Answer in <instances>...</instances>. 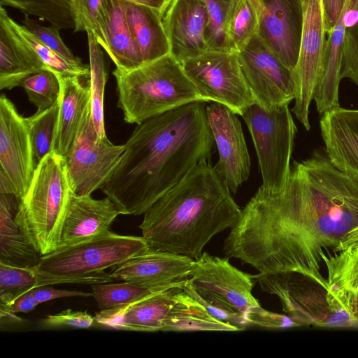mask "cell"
Instances as JSON below:
<instances>
[{
  "label": "cell",
  "instance_id": "obj_5",
  "mask_svg": "<svg viewBox=\"0 0 358 358\" xmlns=\"http://www.w3.org/2000/svg\"><path fill=\"white\" fill-rule=\"evenodd\" d=\"M148 248L143 236L120 235L109 230L42 255L32 268L36 287L62 283L113 282L115 279L105 270L122 264Z\"/></svg>",
  "mask_w": 358,
  "mask_h": 358
},
{
  "label": "cell",
  "instance_id": "obj_22",
  "mask_svg": "<svg viewBox=\"0 0 358 358\" xmlns=\"http://www.w3.org/2000/svg\"><path fill=\"white\" fill-rule=\"evenodd\" d=\"M57 77L61 91L52 151L64 157L75 141L84 117L91 110V90L90 78L79 76Z\"/></svg>",
  "mask_w": 358,
  "mask_h": 358
},
{
  "label": "cell",
  "instance_id": "obj_14",
  "mask_svg": "<svg viewBox=\"0 0 358 358\" xmlns=\"http://www.w3.org/2000/svg\"><path fill=\"white\" fill-rule=\"evenodd\" d=\"M0 176L20 201L35 170L33 148L26 117L5 94L0 96Z\"/></svg>",
  "mask_w": 358,
  "mask_h": 358
},
{
  "label": "cell",
  "instance_id": "obj_1",
  "mask_svg": "<svg viewBox=\"0 0 358 358\" xmlns=\"http://www.w3.org/2000/svg\"><path fill=\"white\" fill-rule=\"evenodd\" d=\"M357 226L358 180L316 149L294 161L280 192L259 187L231 228L223 252L259 273H298L328 290L323 258Z\"/></svg>",
  "mask_w": 358,
  "mask_h": 358
},
{
  "label": "cell",
  "instance_id": "obj_8",
  "mask_svg": "<svg viewBox=\"0 0 358 358\" xmlns=\"http://www.w3.org/2000/svg\"><path fill=\"white\" fill-rule=\"evenodd\" d=\"M256 150L262 178L261 187L277 193L285 186L291 170L296 127L288 103L265 109L255 103L242 114Z\"/></svg>",
  "mask_w": 358,
  "mask_h": 358
},
{
  "label": "cell",
  "instance_id": "obj_18",
  "mask_svg": "<svg viewBox=\"0 0 358 358\" xmlns=\"http://www.w3.org/2000/svg\"><path fill=\"white\" fill-rule=\"evenodd\" d=\"M189 257L148 248L110 273L112 278L148 287H169L184 283L194 264Z\"/></svg>",
  "mask_w": 358,
  "mask_h": 358
},
{
  "label": "cell",
  "instance_id": "obj_20",
  "mask_svg": "<svg viewBox=\"0 0 358 358\" xmlns=\"http://www.w3.org/2000/svg\"><path fill=\"white\" fill-rule=\"evenodd\" d=\"M320 127L330 162L358 180V109L329 110L322 114Z\"/></svg>",
  "mask_w": 358,
  "mask_h": 358
},
{
  "label": "cell",
  "instance_id": "obj_9",
  "mask_svg": "<svg viewBox=\"0 0 358 358\" xmlns=\"http://www.w3.org/2000/svg\"><path fill=\"white\" fill-rule=\"evenodd\" d=\"M255 280L262 291L277 296L286 315L301 326L355 327L324 287L300 273H259Z\"/></svg>",
  "mask_w": 358,
  "mask_h": 358
},
{
  "label": "cell",
  "instance_id": "obj_19",
  "mask_svg": "<svg viewBox=\"0 0 358 358\" xmlns=\"http://www.w3.org/2000/svg\"><path fill=\"white\" fill-rule=\"evenodd\" d=\"M120 214L108 196L95 199L91 195H78L72 191L58 248L106 233Z\"/></svg>",
  "mask_w": 358,
  "mask_h": 358
},
{
  "label": "cell",
  "instance_id": "obj_39",
  "mask_svg": "<svg viewBox=\"0 0 358 358\" xmlns=\"http://www.w3.org/2000/svg\"><path fill=\"white\" fill-rule=\"evenodd\" d=\"M22 25L33 34L43 44L63 58L73 66L79 68H87L90 65L84 64L81 59L75 56L66 45L59 35V29L51 25L44 27L36 20L24 16Z\"/></svg>",
  "mask_w": 358,
  "mask_h": 358
},
{
  "label": "cell",
  "instance_id": "obj_27",
  "mask_svg": "<svg viewBox=\"0 0 358 358\" xmlns=\"http://www.w3.org/2000/svg\"><path fill=\"white\" fill-rule=\"evenodd\" d=\"M345 10V4L336 25L328 34L323 71L313 96L317 110L322 115L340 106L338 88L341 80V53L346 29L344 21Z\"/></svg>",
  "mask_w": 358,
  "mask_h": 358
},
{
  "label": "cell",
  "instance_id": "obj_12",
  "mask_svg": "<svg viewBox=\"0 0 358 358\" xmlns=\"http://www.w3.org/2000/svg\"><path fill=\"white\" fill-rule=\"evenodd\" d=\"M303 25L297 63L292 70L294 105L292 112L306 130L309 107L322 74L327 48L321 0H303Z\"/></svg>",
  "mask_w": 358,
  "mask_h": 358
},
{
  "label": "cell",
  "instance_id": "obj_34",
  "mask_svg": "<svg viewBox=\"0 0 358 358\" xmlns=\"http://www.w3.org/2000/svg\"><path fill=\"white\" fill-rule=\"evenodd\" d=\"M59 103L58 101L51 107L37 111L26 117L33 148L35 167L43 158L52 151L55 139Z\"/></svg>",
  "mask_w": 358,
  "mask_h": 358
},
{
  "label": "cell",
  "instance_id": "obj_40",
  "mask_svg": "<svg viewBox=\"0 0 358 358\" xmlns=\"http://www.w3.org/2000/svg\"><path fill=\"white\" fill-rule=\"evenodd\" d=\"M103 0H71L76 27L74 32L92 33L103 48L104 39L99 16Z\"/></svg>",
  "mask_w": 358,
  "mask_h": 358
},
{
  "label": "cell",
  "instance_id": "obj_44",
  "mask_svg": "<svg viewBox=\"0 0 358 358\" xmlns=\"http://www.w3.org/2000/svg\"><path fill=\"white\" fill-rule=\"evenodd\" d=\"M358 327V290H328Z\"/></svg>",
  "mask_w": 358,
  "mask_h": 358
},
{
  "label": "cell",
  "instance_id": "obj_28",
  "mask_svg": "<svg viewBox=\"0 0 358 358\" xmlns=\"http://www.w3.org/2000/svg\"><path fill=\"white\" fill-rule=\"evenodd\" d=\"M163 331H236L237 329L213 317L183 289L164 320Z\"/></svg>",
  "mask_w": 358,
  "mask_h": 358
},
{
  "label": "cell",
  "instance_id": "obj_45",
  "mask_svg": "<svg viewBox=\"0 0 358 358\" xmlns=\"http://www.w3.org/2000/svg\"><path fill=\"white\" fill-rule=\"evenodd\" d=\"M38 303L48 301L71 296L89 297L93 296V292H84L76 290L58 289L46 285L35 287L31 289Z\"/></svg>",
  "mask_w": 358,
  "mask_h": 358
},
{
  "label": "cell",
  "instance_id": "obj_10",
  "mask_svg": "<svg viewBox=\"0 0 358 358\" xmlns=\"http://www.w3.org/2000/svg\"><path fill=\"white\" fill-rule=\"evenodd\" d=\"M180 63L206 102L222 103L241 116L255 103L238 52L209 50Z\"/></svg>",
  "mask_w": 358,
  "mask_h": 358
},
{
  "label": "cell",
  "instance_id": "obj_23",
  "mask_svg": "<svg viewBox=\"0 0 358 358\" xmlns=\"http://www.w3.org/2000/svg\"><path fill=\"white\" fill-rule=\"evenodd\" d=\"M10 17L0 6V90L21 86L24 79L49 70L35 51L14 31Z\"/></svg>",
  "mask_w": 358,
  "mask_h": 358
},
{
  "label": "cell",
  "instance_id": "obj_16",
  "mask_svg": "<svg viewBox=\"0 0 358 358\" xmlns=\"http://www.w3.org/2000/svg\"><path fill=\"white\" fill-rule=\"evenodd\" d=\"M258 36L292 71L299 53L303 25L302 0H259Z\"/></svg>",
  "mask_w": 358,
  "mask_h": 358
},
{
  "label": "cell",
  "instance_id": "obj_15",
  "mask_svg": "<svg viewBox=\"0 0 358 358\" xmlns=\"http://www.w3.org/2000/svg\"><path fill=\"white\" fill-rule=\"evenodd\" d=\"M206 115L219 159L215 171L231 194H236L250 173V158L237 114L217 102L206 105Z\"/></svg>",
  "mask_w": 358,
  "mask_h": 358
},
{
  "label": "cell",
  "instance_id": "obj_4",
  "mask_svg": "<svg viewBox=\"0 0 358 358\" xmlns=\"http://www.w3.org/2000/svg\"><path fill=\"white\" fill-rule=\"evenodd\" d=\"M113 74L117 106L127 123L138 124L189 103L205 101L171 53L131 70L116 68Z\"/></svg>",
  "mask_w": 358,
  "mask_h": 358
},
{
  "label": "cell",
  "instance_id": "obj_41",
  "mask_svg": "<svg viewBox=\"0 0 358 358\" xmlns=\"http://www.w3.org/2000/svg\"><path fill=\"white\" fill-rule=\"evenodd\" d=\"M341 78H348L358 85V20L345 29L341 53Z\"/></svg>",
  "mask_w": 358,
  "mask_h": 358
},
{
  "label": "cell",
  "instance_id": "obj_3",
  "mask_svg": "<svg viewBox=\"0 0 358 358\" xmlns=\"http://www.w3.org/2000/svg\"><path fill=\"white\" fill-rule=\"evenodd\" d=\"M242 209L209 162L196 166L144 213L139 226L149 248L197 259Z\"/></svg>",
  "mask_w": 358,
  "mask_h": 358
},
{
  "label": "cell",
  "instance_id": "obj_36",
  "mask_svg": "<svg viewBox=\"0 0 358 358\" xmlns=\"http://www.w3.org/2000/svg\"><path fill=\"white\" fill-rule=\"evenodd\" d=\"M29 101L37 111L44 110L53 106L60 96V83L56 73L45 70L31 75L21 83Z\"/></svg>",
  "mask_w": 358,
  "mask_h": 358
},
{
  "label": "cell",
  "instance_id": "obj_33",
  "mask_svg": "<svg viewBox=\"0 0 358 358\" xmlns=\"http://www.w3.org/2000/svg\"><path fill=\"white\" fill-rule=\"evenodd\" d=\"M323 264L328 290H358V247L325 256Z\"/></svg>",
  "mask_w": 358,
  "mask_h": 358
},
{
  "label": "cell",
  "instance_id": "obj_2",
  "mask_svg": "<svg viewBox=\"0 0 358 358\" xmlns=\"http://www.w3.org/2000/svg\"><path fill=\"white\" fill-rule=\"evenodd\" d=\"M214 143L205 101L149 118L136 124L101 190L120 214H144L196 166L209 162Z\"/></svg>",
  "mask_w": 358,
  "mask_h": 358
},
{
  "label": "cell",
  "instance_id": "obj_32",
  "mask_svg": "<svg viewBox=\"0 0 358 358\" xmlns=\"http://www.w3.org/2000/svg\"><path fill=\"white\" fill-rule=\"evenodd\" d=\"M0 6L13 7L24 16L36 15L59 29L76 27L71 0H0Z\"/></svg>",
  "mask_w": 358,
  "mask_h": 358
},
{
  "label": "cell",
  "instance_id": "obj_48",
  "mask_svg": "<svg viewBox=\"0 0 358 358\" xmlns=\"http://www.w3.org/2000/svg\"><path fill=\"white\" fill-rule=\"evenodd\" d=\"M350 247H358V226L348 231L344 236L334 252Z\"/></svg>",
  "mask_w": 358,
  "mask_h": 358
},
{
  "label": "cell",
  "instance_id": "obj_30",
  "mask_svg": "<svg viewBox=\"0 0 358 358\" xmlns=\"http://www.w3.org/2000/svg\"><path fill=\"white\" fill-rule=\"evenodd\" d=\"M90 56V83L91 90V116L99 138L106 136L104 123L103 98L107 73L101 45L94 35L87 32Z\"/></svg>",
  "mask_w": 358,
  "mask_h": 358
},
{
  "label": "cell",
  "instance_id": "obj_26",
  "mask_svg": "<svg viewBox=\"0 0 358 358\" xmlns=\"http://www.w3.org/2000/svg\"><path fill=\"white\" fill-rule=\"evenodd\" d=\"M123 3L127 23L140 49L143 64L169 54L163 16L146 6L124 1Z\"/></svg>",
  "mask_w": 358,
  "mask_h": 358
},
{
  "label": "cell",
  "instance_id": "obj_47",
  "mask_svg": "<svg viewBox=\"0 0 358 358\" xmlns=\"http://www.w3.org/2000/svg\"><path fill=\"white\" fill-rule=\"evenodd\" d=\"M152 8L164 16L172 0H122Z\"/></svg>",
  "mask_w": 358,
  "mask_h": 358
},
{
  "label": "cell",
  "instance_id": "obj_7",
  "mask_svg": "<svg viewBox=\"0 0 358 358\" xmlns=\"http://www.w3.org/2000/svg\"><path fill=\"white\" fill-rule=\"evenodd\" d=\"M255 282V275L234 266L229 258L203 252L194 261L183 290L213 317L243 331L249 327L247 312L261 306L252 294Z\"/></svg>",
  "mask_w": 358,
  "mask_h": 358
},
{
  "label": "cell",
  "instance_id": "obj_38",
  "mask_svg": "<svg viewBox=\"0 0 358 358\" xmlns=\"http://www.w3.org/2000/svg\"><path fill=\"white\" fill-rule=\"evenodd\" d=\"M36 278L32 268L0 263V303L7 305L16 297L36 287Z\"/></svg>",
  "mask_w": 358,
  "mask_h": 358
},
{
  "label": "cell",
  "instance_id": "obj_25",
  "mask_svg": "<svg viewBox=\"0 0 358 358\" xmlns=\"http://www.w3.org/2000/svg\"><path fill=\"white\" fill-rule=\"evenodd\" d=\"M18 202L14 194L0 192V263L34 268L42 255L15 221Z\"/></svg>",
  "mask_w": 358,
  "mask_h": 358
},
{
  "label": "cell",
  "instance_id": "obj_6",
  "mask_svg": "<svg viewBox=\"0 0 358 358\" xmlns=\"http://www.w3.org/2000/svg\"><path fill=\"white\" fill-rule=\"evenodd\" d=\"M71 192L64 158L51 151L35 168L15 215V222L41 255L59 247Z\"/></svg>",
  "mask_w": 358,
  "mask_h": 358
},
{
  "label": "cell",
  "instance_id": "obj_46",
  "mask_svg": "<svg viewBox=\"0 0 358 358\" xmlns=\"http://www.w3.org/2000/svg\"><path fill=\"white\" fill-rule=\"evenodd\" d=\"M346 0H321L323 20L327 35L334 29Z\"/></svg>",
  "mask_w": 358,
  "mask_h": 358
},
{
  "label": "cell",
  "instance_id": "obj_24",
  "mask_svg": "<svg viewBox=\"0 0 358 358\" xmlns=\"http://www.w3.org/2000/svg\"><path fill=\"white\" fill-rule=\"evenodd\" d=\"M103 48L116 68L123 71L143 64L140 49L130 31L123 1L103 0L99 16Z\"/></svg>",
  "mask_w": 358,
  "mask_h": 358
},
{
  "label": "cell",
  "instance_id": "obj_13",
  "mask_svg": "<svg viewBox=\"0 0 358 358\" xmlns=\"http://www.w3.org/2000/svg\"><path fill=\"white\" fill-rule=\"evenodd\" d=\"M241 68L255 103L270 109L294 99L292 71L256 35L238 52Z\"/></svg>",
  "mask_w": 358,
  "mask_h": 358
},
{
  "label": "cell",
  "instance_id": "obj_42",
  "mask_svg": "<svg viewBox=\"0 0 358 358\" xmlns=\"http://www.w3.org/2000/svg\"><path fill=\"white\" fill-rule=\"evenodd\" d=\"M248 327L257 326L266 329H282L301 327L286 315L265 310L261 306L251 308L245 315Z\"/></svg>",
  "mask_w": 358,
  "mask_h": 358
},
{
  "label": "cell",
  "instance_id": "obj_43",
  "mask_svg": "<svg viewBox=\"0 0 358 358\" xmlns=\"http://www.w3.org/2000/svg\"><path fill=\"white\" fill-rule=\"evenodd\" d=\"M94 318L86 311H74L67 309L60 313L48 315L41 320V324L47 328L90 327Z\"/></svg>",
  "mask_w": 358,
  "mask_h": 358
},
{
  "label": "cell",
  "instance_id": "obj_37",
  "mask_svg": "<svg viewBox=\"0 0 358 358\" xmlns=\"http://www.w3.org/2000/svg\"><path fill=\"white\" fill-rule=\"evenodd\" d=\"M202 1L206 6L208 14L206 41L209 50H229L227 28L236 0Z\"/></svg>",
  "mask_w": 358,
  "mask_h": 358
},
{
  "label": "cell",
  "instance_id": "obj_21",
  "mask_svg": "<svg viewBox=\"0 0 358 358\" xmlns=\"http://www.w3.org/2000/svg\"><path fill=\"white\" fill-rule=\"evenodd\" d=\"M185 282L151 295L131 306L101 310L94 319L102 325L116 329L148 332L162 331L164 320Z\"/></svg>",
  "mask_w": 358,
  "mask_h": 358
},
{
  "label": "cell",
  "instance_id": "obj_11",
  "mask_svg": "<svg viewBox=\"0 0 358 358\" xmlns=\"http://www.w3.org/2000/svg\"><path fill=\"white\" fill-rule=\"evenodd\" d=\"M124 150V144L115 145L107 136L99 138L89 111L64 157L71 190L78 195H91L101 189L118 164Z\"/></svg>",
  "mask_w": 358,
  "mask_h": 358
},
{
  "label": "cell",
  "instance_id": "obj_17",
  "mask_svg": "<svg viewBox=\"0 0 358 358\" xmlns=\"http://www.w3.org/2000/svg\"><path fill=\"white\" fill-rule=\"evenodd\" d=\"M208 14L202 0H172L163 16L170 53L180 62L208 50Z\"/></svg>",
  "mask_w": 358,
  "mask_h": 358
},
{
  "label": "cell",
  "instance_id": "obj_35",
  "mask_svg": "<svg viewBox=\"0 0 358 358\" xmlns=\"http://www.w3.org/2000/svg\"><path fill=\"white\" fill-rule=\"evenodd\" d=\"M10 25L16 34L38 55L47 68L60 76H79L90 78V66L79 68L71 65L43 44L24 25L19 24L12 18Z\"/></svg>",
  "mask_w": 358,
  "mask_h": 358
},
{
  "label": "cell",
  "instance_id": "obj_29",
  "mask_svg": "<svg viewBox=\"0 0 358 358\" xmlns=\"http://www.w3.org/2000/svg\"><path fill=\"white\" fill-rule=\"evenodd\" d=\"M260 17L259 0H236L227 28L229 50L241 51L257 35Z\"/></svg>",
  "mask_w": 358,
  "mask_h": 358
},
{
  "label": "cell",
  "instance_id": "obj_31",
  "mask_svg": "<svg viewBox=\"0 0 358 358\" xmlns=\"http://www.w3.org/2000/svg\"><path fill=\"white\" fill-rule=\"evenodd\" d=\"M91 287L93 297L101 310L131 306L151 295L171 287H148L126 281L120 283L95 284Z\"/></svg>",
  "mask_w": 358,
  "mask_h": 358
}]
</instances>
